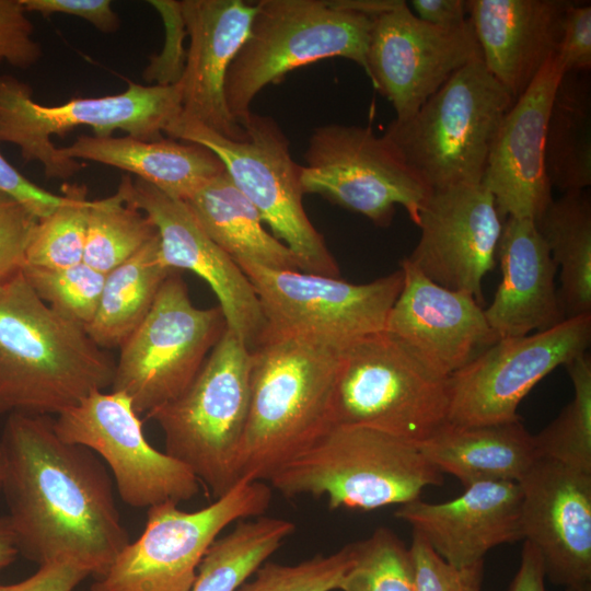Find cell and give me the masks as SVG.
Returning <instances> with one entry per match:
<instances>
[{
	"label": "cell",
	"instance_id": "bcb514c9",
	"mask_svg": "<svg viewBox=\"0 0 591 591\" xmlns=\"http://www.w3.org/2000/svg\"><path fill=\"white\" fill-rule=\"evenodd\" d=\"M0 192L14 198L38 220L50 215L65 201L62 194L50 193L25 177L3 157L1 151Z\"/></svg>",
	"mask_w": 591,
	"mask_h": 591
},
{
	"label": "cell",
	"instance_id": "44dd1931",
	"mask_svg": "<svg viewBox=\"0 0 591 591\" xmlns=\"http://www.w3.org/2000/svg\"><path fill=\"white\" fill-rule=\"evenodd\" d=\"M403 286L384 331L431 370L449 378L499 338L473 296L444 288L401 260Z\"/></svg>",
	"mask_w": 591,
	"mask_h": 591
},
{
	"label": "cell",
	"instance_id": "ba28073f",
	"mask_svg": "<svg viewBox=\"0 0 591 591\" xmlns=\"http://www.w3.org/2000/svg\"><path fill=\"white\" fill-rule=\"evenodd\" d=\"M251 367V350L225 328L188 387L146 416L161 428L165 452L188 466L215 499L241 479Z\"/></svg>",
	"mask_w": 591,
	"mask_h": 591
},
{
	"label": "cell",
	"instance_id": "681fc988",
	"mask_svg": "<svg viewBox=\"0 0 591 591\" xmlns=\"http://www.w3.org/2000/svg\"><path fill=\"white\" fill-rule=\"evenodd\" d=\"M545 579L544 567L537 551L524 541L520 566L507 591H547ZM566 591H591V587L568 588Z\"/></svg>",
	"mask_w": 591,
	"mask_h": 591
},
{
	"label": "cell",
	"instance_id": "4fadbf2b",
	"mask_svg": "<svg viewBox=\"0 0 591 591\" xmlns=\"http://www.w3.org/2000/svg\"><path fill=\"white\" fill-rule=\"evenodd\" d=\"M301 165L304 194L360 213L375 225L392 223L402 206L417 225L431 189L370 126L327 124L313 129Z\"/></svg>",
	"mask_w": 591,
	"mask_h": 591
},
{
	"label": "cell",
	"instance_id": "e575fe53",
	"mask_svg": "<svg viewBox=\"0 0 591 591\" xmlns=\"http://www.w3.org/2000/svg\"><path fill=\"white\" fill-rule=\"evenodd\" d=\"M565 367L573 397L551 424L533 434L534 445L538 459L591 473V357L586 352Z\"/></svg>",
	"mask_w": 591,
	"mask_h": 591
},
{
	"label": "cell",
	"instance_id": "7c38bea8",
	"mask_svg": "<svg viewBox=\"0 0 591 591\" xmlns=\"http://www.w3.org/2000/svg\"><path fill=\"white\" fill-rule=\"evenodd\" d=\"M225 328L221 309L195 306L181 271L173 270L119 347L111 390L126 394L136 413L147 416L188 387Z\"/></svg>",
	"mask_w": 591,
	"mask_h": 591
},
{
	"label": "cell",
	"instance_id": "ac0fdd59",
	"mask_svg": "<svg viewBox=\"0 0 591 591\" xmlns=\"http://www.w3.org/2000/svg\"><path fill=\"white\" fill-rule=\"evenodd\" d=\"M118 189L154 224L163 264L204 279L219 301L225 325L252 351L267 332L260 301L246 275L205 232L188 205L127 174Z\"/></svg>",
	"mask_w": 591,
	"mask_h": 591
},
{
	"label": "cell",
	"instance_id": "836d02e7",
	"mask_svg": "<svg viewBox=\"0 0 591 591\" xmlns=\"http://www.w3.org/2000/svg\"><path fill=\"white\" fill-rule=\"evenodd\" d=\"M157 234L151 220L117 189L112 196L91 200L83 263L106 275Z\"/></svg>",
	"mask_w": 591,
	"mask_h": 591
},
{
	"label": "cell",
	"instance_id": "484cf974",
	"mask_svg": "<svg viewBox=\"0 0 591 591\" xmlns=\"http://www.w3.org/2000/svg\"><path fill=\"white\" fill-rule=\"evenodd\" d=\"M497 254L502 278L485 316L498 338L546 331L565 318L557 265L532 219L508 217Z\"/></svg>",
	"mask_w": 591,
	"mask_h": 591
},
{
	"label": "cell",
	"instance_id": "83f0119b",
	"mask_svg": "<svg viewBox=\"0 0 591 591\" xmlns=\"http://www.w3.org/2000/svg\"><path fill=\"white\" fill-rule=\"evenodd\" d=\"M425 457L463 487L488 480L519 483L538 460L533 434L520 421L444 425L418 444Z\"/></svg>",
	"mask_w": 591,
	"mask_h": 591
},
{
	"label": "cell",
	"instance_id": "7402d4cb",
	"mask_svg": "<svg viewBox=\"0 0 591 591\" xmlns=\"http://www.w3.org/2000/svg\"><path fill=\"white\" fill-rule=\"evenodd\" d=\"M563 74L555 55L513 102L495 134L482 185L494 196L501 217L535 221L553 200L545 165V134Z\"/></svg>",
	"mask_w": 591,
	"mask_h": 591
},
{
	"label": "cell",
	"instance_id": "8d00e7d4",
	"mask_svg": "<svg viewBox=\"0 0 591 591\" xmlns=\"http://www.w3.org/2000/svg\"><path fill=\"white\" fill-rule=\"evenodd\" d=\"M351 547L352 563L339 590L417 591L410 551L393 531L378 528Z\"/></svg>",
	"mask_w": 591,
	"mask_h": 591
},
{
	"label": "cell",
	"instance_id": "f35d334b",
	"mask_svg": "<svg viewBox=\"0 0 591 591\" xmlns=\"http://www.w3.org/2000/svg\"><path fill=\"white\" fill-rule=\"evenodd\" d=\"M352 563V547L348 544L331 555H315L297 565L264 563L251 581L236 591H333Z\"/></svg>",
	"mask_w": 591,
	"mask_h": 591
},
{
	"label": "cell",
	"instance_id": "f1b7e54d",
	"mask_svg": "<svg viewBox=\"0 0 591 591\" xmlns=\"http://www.w3.org/2000/svg\"><path fill=\"white\" fill-rule=\"evenodd\" d=\"M185 202L205 232L234 262L300 270L289 247L265 229L259 212L225 171Z\"/></svg>",
	"mask_w": 591,
	"mask_h": 591
},
{
	"label": "cell",
	"instance_id": "7bdbcfd3",
	"mask_svg": "<svg viewBox=\"0 0 591 591\" xmlns=\"http://www.w3.org/2000/svg\"><path fill=\"white\" fill-rule=\"evenodd\" d=\"M37 221L23 205L0 192V281L23 266Z\"/></svg>",
	"mask_w": 591,
	"mask_h": 591
},
{
	"label": "cell",
	"instance_id": "3957f363",
	"mask_svg": "<svg viewBox=\"0 0 591 591\" xmlns=\"http://www.w3.org/2000/svg\"><path fill=\"white\" fill-rule=\"evenodd\" d=\"M341 347L267 331L251 351L240 478L268 482L327 427Z\"/></svg>",
	"mask_w": 591,
	"mask_h": 591
},
{
	"label": "cell",
	"instance_id": "277c9868",
	"mask_svg": "<svg viewBox=\"0 0 591 591\" xmlns=\"http://www.w3.org/2000/svg\"><path fill=\"white\" fill-rule=\"evenodd\" d=\"M287 498L324 496L331 510H375L420 498L443 474L418 445L356 426H328L268 480Z\"/></svg>",
	"mask_w": 591,
	"mask_h": 591
},
{
	"label": "cell",
	"instance_id": "f546056e",
	"mask_svg": "<svg viewBox=\"0 0 591 591\" xmlns=\"http://www.w3.org/2000/svg\"><path fill=\"white\" fill-rule=\"evenodd\" d=\"M545 165L552 187L563 194L591 185L590 72L564 73L555 90L546 125Z\"/></svg>",
	"mask_w": 591,
	"mask_h": 591
},
{
	"label": "cell",
	"instance_id": "7a4b0ae2",
	"mask_svg": "<svg viewBox=\"0 0 591 591\" xmlns=\"http://www.w3.org/2000/svg\"><path fill=\"white\" fill-rule=\"evenodd\" d=\"M116 361L45 303L21 269L0 281V416L59 415L111 389Z\"/></svg>",
	"mask_w": 591,
	"mask_h": 591
},
{
	"label": "cell",
	"instance_id": "6da1fadb",
	"mask_svg": "<svg viewBox=\"0 0 591 591\" xmlns=\"http://www.w3.org/2000/svg\"><path fill=\"white\" fill-rule=\"evenodd\" d=\"M0 450L19 555L38 565L70 558L104 575L130 538L103 461L59 438L45 415H9Z\"/></svg>",
	"mask_w": 591,
	"mask_h": 591
},
{
	"label": "cell",
	"instance_id": "816d5d0a",
	"mask_svg": "<svg viewBox=\"0 0 591 591\" xmlns=\"http://www.w3.org/2000/svg\"><path fill=\"white\" fill-rule=\"evenodd\" d=\"M3 476V459L0 450V490H1V482Z\"/></svg>",
	"mask_w": 591,
	"mask_h": 591
},
{
	"label": "cell",
	"instance_id": "ab89813d",
	"mask_svg": "<svg viewBox=\"0 0 591 591\" xmlns=\"http://www.w3.org/2000/svg\"><path fill=\"white\" fill-rule=\"evenodd\" d=\"M409 551L417 591H482L484 560L465 567H454L414 532Z\"/></svg>",
	"mask_w": 591,
	"mask_h": 591
},
{
	"label": "cell",
	"instance_id": "d6986e66",
	"mask_svg": "<svg viewBox=\"0 0 591 591\" xmlns=\"http://www.w3.org/2000/svg\"><path fill=\"white\" fill-rule=\"evenodd\" d=\"M494 196L482 185L432 190L419 216L420 237L406 258L433 282L484 302L502 232Z\"/></svg>",
	"mask_w": 591,
	"mask_h": 591
},
{
	"label": "cell",
	"instance_id": "f907efd6",
	"mask_svg": "<svg viewBox=\"0 0 591 591\" xmlns=\"http://www.w3.org/2000/svg\"><path fill=\"white\" fill-rule=\"evenodd\" d=\"M19 556L15 537L8 515L0 517V569Z\"/></svg>",
	"mask_w": 591,
	"mask_h": 591
},
{
	"label": "cell",
	"instance_id": "60d3db41",
	"mask_svg": "<svg viewBox=\"0 0 591 591\" xmlns=\"http://www.w3.org/2000/svg\"><path fill=\"white\" fill-rule=\"evenodd\" d=\"M149 3L159 12L165 28V42L160 54L150 57L143 71L147 82L152 85H175L179 82L186 62L187 49L184 39L187 30L181 1L151 0Z\"/></svg>",
	"mask_w": 591,
	"mask_h": 591
},
{
	"label": "cell",
	"instance_id": "9c48e42d",
	"mask_svg": "<svg viewBox=\"0 0 591 591\" xmlns=\"http://www.w3.org/2000/svg\"><path fill=\"white\" fill-rule=\"evenodd\" d=\"M181 89L129 81L125 91L101 97H74L46 106L35 102L32 88L9 74L0 76V142L19 148L25 163L38 162L47 178L69 179L84 166L63 155L51 141L78 127L97 137L121 130L142 140H159L181 116Z\"/></svg>",
	"mask_w": 591,
	"mask_h": 591
},
{
	"label": "cell",
	"instance_id": "9a60e30c",
	"mask_svg": "<svg viewBox=\"0 0 591 591\" xmlns=\"http://www.w3.org/2000/svg\"><path fill=\"white\" fill-rule=\"evenodd\" d=\"M54 429L63 441L94 452L109 467L120 499L132 508L193 499L200 482L183 462L147 440L130 398L95 391L57 415Z\"/></svg>",
	"mask_w": 591,
	"mask_h": 591
},
{
	"label": "cell",
	"instance_id": "603a6c76",
	"mask_svg": "<svg viewBox=\"0 0 591 591\" xmlns=\"http://www.w3.org/2000/svg\"><path fill=\"white\" fill-rule=\"evenodd\" d=\"M189 37L178 82L181 118L237 139L243 127L231 115L224 94L230 66L244 45L257 11L244 0H182Z\"/></svg>",
	"mask_w": 591,
	"mask_h": 591
},
{
	"label": "cell",
	"instance_id": "7dc6e473",
	"mask_svg": "<svg viewBox=\"0 0 591 591\" xmlns=\"http://www.w3.org/2000/svg\"><path fill=\"white\" fill-rule=\"evenodd\" d=\"M91 575L83 564L70 558H58L39 565L34 575L21 582L0 584V591H72Z\"/></svg>",
	"mask_w": 591,
	"mask_h": 591
},
{
	"label": "cell",
	"instance_id": "8fae6325",
	"mask_svg": "<svg viewBox=\"0 0 591 591\" xmlns=\"http://www.w3.org/2000/svg\"><path fill=\"white\" fill-rule=\"evenodd\" d=\"M271 496L265 482L242 478L196 511L174 502L149 508L142 533L96 578L91 591H190L211 543L230 524L265 514Z\"/></svg>",
	"mask_w": 591,
	"mask_h": 591
},
{
	"label": "cell",
	"instance_id": "ffe728a7",
	"mask_svg": "<svg viewBox=\"0 0 591 591\" xmlns=\"http://www.w3.org/2000/svg\"><path fill=\"white\" fill-rule=\"evenodd\" d=\"M523 541L556 586L591 587V473L538 459L519 482Z\"/></svg>",
	"mask_w": 591,
	"mask_h": 591
},
{
	"label": "cell",
	"instance_id": "4316f807",
	"mask_svg": "<svg viewBox=\"0 0 591 591\" xmlns=\"http://www.w3.org/2000/svg\"><path fill=\"white\" fill-rule=\"evenodd\" d=\"M60 151L73 160L92 161L135 174L138 179L184 201L225 171L209 149L164 137L142 140L131 136L82 135Z\"/></svg>",
	"mask_w": 591,
	"mask_h": 591
},
{
	"label": "cell",
	"instance_id": "5b68a950",
	"mask_svg": "<svg viewBox=\"0 0 591 591\" xmlns=\"http://www.w3.org/2000/svg\"><path fill=\"white\" fill-rule=\"evenodd\" d=\"M514 100L482 59L457 70L416 113L382 135L431 189L482 184L495 134Z\"/></svg>",
	"mask_w": 591,
	"mask_h": 591
},
{
	"label": "cell",
	"instance_id": "8992f818",
	"mask_svg": "<svg viewBox=\"0 0 591 591\" xmlns=\"http://www.w3.org/2000/svg\"><path fill=\"white\" fill-rule=\"evenodd\" d=\"M448 379L382 331L340 348L328 426L375 429L416 445L448 424Z\"/></svg>",
	"mask_w": 591,
	"mask_h": 591
},
{
	"label": "cell",
	"instance_id": "d590c367",
	"mask_svg": "<svg viewBox=\"0 0 591 591\" xmlns=\"http://www.w3.org/2000/svg\"><path fill=\"white\" fill-rule=\"evenodd\" d=\"M65 201L39 219L28 241L23 266L65 268L83 262L91 200L84 185L65 183Z\"/></svg>",
	"mask_w": 591,
	"mask_h": 591
},
{
	"label": "cell",
	"instance_id": "ee69618b",
	"mask_svg": "<svg viewBox=\"0 0 591 591\" xmlns=\"http://www.w3.org/2000/svg\"><path fill=\"white\" fill-rule=\"evenodd\" d=\"M563 69L568 72H590L591 69V4L570 1L563 21V31L556 54Z\"/></svg>",
	"mask_w": 591,
	"mask_h": 591
},
{
	"label": "cell",
	"instance_id": "2e32d148",
	"mask_svg": "<svg viewBox=\"0 0 591 591\" xmlns=\"http://www.w3.org/2000/svg\"><path fill=\"white\" fill-rule=\"evenodd\" d=\"M591 314L554 327L499 338L448 379V422L480 426L520 421L518 408L529 392L559 366L587 352Z\"/></svg>",
	"mask_w": 591,
	"mask_h": 591
},
{
	"label": "cell",
	"instance_id": "1f68e13d",
	"mask_svg": "<svg viewBox=\"0 0 591 591\" xmlns=\"http://www.w3.org/2000/svg\"><path fill=\"white\" fill-rule=\"evenodd\" d=\"M557 268L565 318L591 314V198L586 190L564 193L535 220Z\"/></svg>",
	"mask_w": 591,
	"mask_h": 591
},
{
	"label": "cell",
	"instance_id": "e0dca14e",
	"mask_svg": "<svg viewBox=\"0 0 591 591\" xmlns=\"http://www.w3.org/2000/svg\"><path fill=\"white\" fill-rule=\"evenodd\" d=\"M480 59L470 20L455 28L433 26L398 0L374 18L367 76L401 120L416 113L457 70Z\"/></svg>",
	"mask_w": 591,
	"mask_h": 591
},
{
	"label": "cell",
	"instance_id": "d4e9b609",
	"mask_svg": "<svg viewBox=\"0 0 591 591\" xmlns=\"http://www.w3.org/2000/svg\"><path fill=\"white\" fill-rule=\"evenodd\" d=\"M568 0H466L482 61L515 101L557 54Z\"/></svg>",
	"mask_w": 591,
	"mask_h": 591
},
{
	"label": "cell",
	"instance_id": "d6a6232c",
	"mask_svg": "<svg viewBox=\"0 0 591 591\" xmlns=\"http://www.w3.org/2000/svg\"><path fill=\"white\" fill-rule=\"evenodd\" d=\"M294 530L293 522L264 514L239 520L208 547L190 591H236Z\"/></svg>",
	"mask_w": 591,
	"mask_h": 591
},
{
	"label": "cell",
	"instance_id": "cb8c5ba5",
	"mask_svg": "<svg viewBox=\"0 0 591 591\" xmlns=\"http://www.w3.org/2000/svg\"><path fill=\"white\" fill-rule=\"evenodd\" d=\"M519 483L479 482L439 503L416 499L394 515L412 528L448 564L465 567L493 548L523 540Z\"/></svg>",
	"mask_w": 591,
	"mask_h": 591
},
{
	"label": "cell",
	"instance_id": "5bb4252c",
	"mask_svg": "<svg viewBox=\"0 0 591 591\" xmlns=\"http://www.w3.org/2000/svg\"><path fill=\"white\" fill-rule=\"evenodd\" d=\"M260 301L267 331L343 347L382 332L403 286L401 268L367 283L235 262Z\"/></svg>",
	"mask_w": 591,
	"mask_h": 591
},
{
	"label": "cell",
	"instance_id": "4dcf8cb0",
	"mask_svg": "<svg viewBox=\"0 0 591 591\" xmlns=\"http://www.w3.org/2000/svg\"><path fill=\"white\" fill-rule=\"evenodd\" d=\"M160 256L159 235L105 275L93 320L85 327L103 349L119 348L149 313L167 276Z\"/></svg>",
	"mask_w": 591,
	"mask_h": 591
},
{
	"label": "cell",
	"instance_id": "30bf717a",
	"mask_svg": "<svg viewBox=\"0 0 591 591\" xmlns=\"http://www.w3.org/2000/svg\"><path fill=\"white\" fill-rule=\"evenodd\" d=\"M240 138H227L201 124L178 117L169 138L200 144L222 162L236 188L253 204L271 234L286 244L301 271L338 277V265L302 202L301 165L277 121L251 113L240 123Z\"/></svg>",
	"mask_w": 591,
	"mask_h": 591
},
{
	"label": "cell",
	"instance_id": "c3c4849f",
	"mask_svg": "<svg viewBox=\"0 0 591 591\" xmlns=\"http://www.w3.org/2000/svg\"><path fill=\"white\" fill-rule=\"evenodd\" d=\"M415 15L442 28H455L468 22L466 0H413Z\"/></svg>",
	"mask_w": 591,
	"mask_h": 591
},
{
	"label": "cell",
	"instance_id": "b9f144b4",
	"mask_svg": "<svg viewBox=\"0 0 591 591\" xmlns=\"http://www.w3.org/2000/svg\"><path fill=\"white\" fill-rule=\"evenodd\" d=\"M43 56L21 0H0V62L28 69Z\"/></svg>",
	"mask_w": 591,
	"mask_h": 591
},
{
	"label": "cell",
	"instance_id": "f6af8a7d",
	"mask_svg": "<svg viewBox=\"0 0 591 591\" xmlns=\"http://www.w3.org/2000/svg\"><path fill=\"white\" fill-rule=\"evenodd\" d=\"M27 13L67 14L88 21L102 33H115L120 19L108 0H21Z\"/></svg>",
	"mask_w": 591,
	"mask_h": 591
},
{
	"label": "cell",
	"instance_id": "74e56055",
	"mask_svg": "<svg viewBox=\"0 0 591 591\" xmlns=\"http://www.w3.org/2000/svg\"><path fill=\"white\" fill-rule=\"evenodd\" d=\"M35 293L51 309L86 327L93 320L105 274L85 263L65 268L22 266Z\"/></svg>",
	"mask_w": 591,
	"mask_h": 591
},
{
	"label": "cell",
	"instance_id": "52a82bcc",
	"mask_svg": "<svg viewBox=\"0 0 591 591\" xmlns=\"http://www.w3.org/2000/svg\"><path fill=\"white\" fill-rule=\"evenodd\" d=\"M250 34L227 74L228 108L240 124L256 95L289 72L328 58H346L367 73L374 18L350 0H260Z\"/></svg>",
	"mask_w": 591,
	"mask_h": 591
}]
</instances>
